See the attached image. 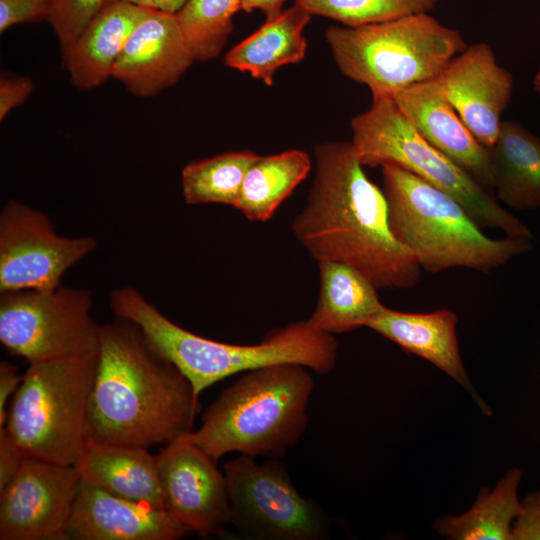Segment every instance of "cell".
Returning <instances> with one entry per match:
<instances>
[{
  "instance_id": "4dcf8cb0",
  "label": "cell",
  "mask_w": 540,
  "mask_h": 540,
  "mask_svg": "<svg viewBox=\"0 0 540 540\" xmlns=\"http://www.w3.org/2000/svg\"><path fill=\"white\" fill-rule=\"evenodd\" d=\"M522 511L513 523V540H540V488L522 501Z\"/></svg>"
},
{
  "instance_id": "8992f818",
  "label": "cell",
  "mask_w": 540,
  "mask_h": 540,
  "mask_svg": "<svg viewBox=\"0 0 540 540\" xmlns=\"http://www.w3.org/2000/svg\"><path fill=\"white\" fill-rule=\"evenodd\" d=\"M98 348L29 364L4 429L24 458L75 465L90 442Z\"/></svg>"
},
{
  "instance_id": "484cf974",
  "label": "cell",
  "mask_w": 540,
  "mask_h": 540,
  "mask_svg": "<svg viewBox=\"0 0 540 540\" xmlns=\"http://www.w3.org/2000/svg\"><path fill=\"white\" fill-rule=\"evenodd\" d=\"M259 155L231 151L188 163L181 173L187 204H225L235 208L245 175Z\"/></svg>"
},
{
  "instance_id": "e575fe53",
  "label": "cell",
  "mask_w": 540,
  "mask_h": 540,
  "mask_svg": "<svg viewBox=\"0 0 540 540\" xmlns=\"http://www.w3.org/2000/svg\"><path fill=\"white\" fill-rule=\"evenodd\" d=\"M287 0H242L241 10L251 12L259 10L266 18L273 17L282 11V5ZM296 1V0H294Z\"/></svg>"
},
{
  "instance_id": "ba28073f",
  "label": "cell",
  "mask_w": 540,
  "mask_h": 540,
  "mask_svg": "<svg viewBox=\"0 0 540 540\" xmlns=\"http://www.w3.org/2000/svg\"><path fill=\"white\" fill-rule=\"evenodd\" d=\"M350 126L351 143L363 166L402 168L458 200L480 227L533 239L530 229L486 187L416 130L392 96L373 94L370 107L353 117Z\"/></svg>"
},
{
  "instance_id": "8fae6325",
  "label": "cell",
  "mask_w": 540,
  "mask_h": 540,
  "mask_svg": "<svg viewBox=\"0 0 540 540\" xmlns=\"http://www.w3.org/2000/svg\"><path fill=\"white\" fill-rule=\"evenodd\" d=\"M96 247L91 236L58 235L45 213L10 199L0 212V293L56 288Z\"/></svg>"
},
{
  "instance_id": "9c48e42d",
  "label": "cell",
  "mask_w": 540,
  "mask_h": 540,
  "mask_svg": "<svg viewBox=\"0 0 540 540\" xmlns=\"http://www.w3.org/2000/svg\"><path fill=\"white\" fill-rule=\"evenodd\" d=\"M87 289L59 285L0 293V342L29 364L98 348L99 325Z\"/></svg>"
},
{
  "instance_id": "8d00e7d4",
  "label": "cell",
  "mask_w": 540,
  "mask_h": 540,
  "mask_svg": "<svg viewBox=\"0 0 540 540\" xmlns=\"http://www.w3.org/2000/svg\"><path fill=\"white\" fill-rule=\"evenodd\" d=\"M533 87H534V90L536 91V93L540 97V68L538 69V71L534 75Z\"/></svg>"
},
{
  "instance_id": "44dd1931",
  "label": "cell",
  "mask_w": 540,
  "mask_h": 540,
  "mask_svg": "<svg viewBox=\"0 0 540 540\" xmlns=\"http://www.w3.org/2000/svg\"><path fill=\"white\" fill-rule=\"evenodd\" d=\"M311 14L298 3L266 18L254 33L236 44L224 62L233 69L248 72L265 85L273 84L275 72L282 66L301 61L307 42L303 35Z\"/></svg>"
},
{
  "instance_id": "ac0fdd59",
  "label": "cell",
  "mask_w": 540,
  "mask_h": 540,
  "mask_svg": "<svg viewBox=\"0 0 540 540\" xmlns=\"http://www.w3.org/2000/svg\"><path fill=\"white\" fill-rule=\"evenodd\" d=\"M458 316L449 309L429 313L401 312L386 306L367 324V328L417 355L455 380L487 415L490 408L474 390L460 355L457 339Z\"/></svg>"
},
{
  "instance_id": "d4e9b609",
  "label": "cell",
  "mask_w": 540,
  "mask_h": 540,
  "mask_svg": "<svg viewBox=\"0 0 540 540\" xmlns=\"http://www.w3.org/2000/svg\"><path fill=\"white\" fill-rule=\"evenodd\" d=\"M310 169V157L303 150L258 156L245 175L235 209L250 221H267Z\"/></svg>"
},
{
  "instance_id": "cb8c5ba5",
  "label": "cell",
  "mask_w": 540,
  "mask_h": 540,
  "mask_svg": "<svg viewBox=\"0 0 540 540\" xmlns=\"http://www.w3.org/2000/svg\"><path fill=\"white\" fill-rule=\"evenodd\" d=\"M522 476L521 469H510L492 490L482 488L470 509L443 516L433 529L450 540H513V523L522 511L518 498Z\"/></svg>"
},
{
  "instance_id": "4316f807",
  "label": "cell",
  "mask_w": 540,
  "mask_h": 540,
  "mask_svg": "<svg viewBox=\"0 0 540 540\" xmlns=\"http://www.w3.org/2000/svg\"><path fill=\"white\" fill-rule=\"evenodd\" d=\"M241 4L242 0H187L175 13L195 61H209L221 53Z\"/></svg>"
},
{
  "instance_id": "2e32d148",
  "label": "cell",
  "mask_w": 540,
  "mask_h": 540,
  "mask_svg": "<svg viewBox=\"0 0 540 540\" xmlns=\"http://www.w3.org/2000/svg\"><path fill=\"white\" fill-rule=\"evenodd\" d=\"M190 533L165 509L125 499L81 479L67 526L77 540H177Z\"/></svg>"
},
{
  "instance_id": "f1b7e54d",
  "label": "cell",
  "mask_w": 540,
  "mask_h": 540,
  "mask_svg": "<svg viewBox=\"0 0 540 540\" xmlns=\"http://www.w3.org/2000/svg\"><path fill=\"white\" fill-rule=\"evenodd\" d=\"M106 0H52L48 22L61 47L69 45L99 12Z\"/></svg>"
},
{
  "instance_id": "1f68e13d",
  "label": "cell",
  "mask_w": 540,
  "mask_h": 540,
  "mask_svg": "<svg viewBox=\"0 0 540 540\" xmlns=\"http://www.w3.org/2000/svg\"><path fill=\"white\" fill-rule=\"evenodd\" d=\"M34 84L29 77L2 74L0 79V120L23 104L30 96Z\"/></svg>"
},
{
  "instance_id": "9a60e30c",
  "label": "cell",
  "mask_w": 540,
  "mask_h": 540,
  "mask_svg": "<svg viewBox=\"0 0 540 540\" xmlns=\"http://www.w3.org/2000/svg\"><path fill=\"white\" fill-rule=\"evenodd\" d=\"M195 61L175 13L149 9L124 45L112 77L138 97L175 85Z\"/></svg>"
},
{
  "instance_id": "6da1fadb",
  "label": "cell",
  "mask_w": 540,
  "mask_h": 540,
  "mask_svg": "<svg viewBox=\"0 0 540 540\" xmlns=\"http://www.w3.org/2000/svg\"><path fill=\"white\" fill-rule=\"evenodd\" d=\"M314 159L307 202L292 221L295 238L317 262L346 263L377 289L414 287L421 268L393 235L384 192L367 177L353 144H319Z\"/></svg>"
},
{
  "instance_id": "5b68a950",
  "label": "cell",
  "mask_w": 540,
  "mask_h": 540,
  "mask_svg": "<svg viewBox=\"0 0 540 540\" xmlns=\"http://www.w3.org/2000/svg\"><path fill=\"white\" fill-rule=\"evenodd\" d=\"M381 168L390 229L425 271L487 273L532 249L531 239L486 236L458 200L418 176L393 165Z\"/></svg>"
},
{
  "instance_id": "277c9868",
  "label": "cell",
  "mask_w": 540,
  "mask_h": 540,
  "mask_svg": "<svg viewBox=\"0 0 540 540\" xmlns=\"http://www.w3.org/2000/svg\"><path fill=\"white\" fill-rule=\"evenodd\" d=\"M307 369L281 363L246 372L208 407L188 439L216 461L230 452L281 457L308 425L314 381Z\"/></svg>"
},
{
  "instance_id": "4fadbf2b",
  "label": "cell",
  "mask_w": 540,
  "mask_h": 540,
  "mask_svg": "<svg viewBox=\"0 0 540 540\" xmlns=\"http://www.w3.org/2000/svg\"><path fill=\"white\" fill-rule=\"evenodd\" d=\"M164 509L190 533L221 535L230 524L227 482L216 460L187 434L156 455Z\"/></svg>"
},
{
  "instance_id": "5bb4252c",
  "label": "cell",
  "mask_w": 540,
  "mask_h": 540,
  "mask_svg": "<svg viewBox=\"0 0 540 540\" xmlns=\"http://www.w3.org/2000/svg\"><path fill=\"white\" fill-rule=\"evenodd\" d=\"M437 79L473 135L491 148L513 95L514 78L497 62L490 45L485 42L467 45Z\"/></svg>"
},
{
  "instance_id": "e0dca14e",
  "label": "cell",
  "mask_w": 540,
  "mask_h": 540,
  "mask_svg": "<svg viewBox=\"0 0 540 540\" xmlns=\"http://www.w3.org/2000/svg\"><path fill=\"white\" fill-rule=\"evenodd\" d=\"M416 130L477 182L493 188L490 149L481 144L461 119L437 77L392 96Z\"/></svg>"
},
{
  "instance_id": "d6a6232c",
  "label": "cell",
  "mask_w": 540,
  "mask_h": 540,
  "mask_svg": "<svg viewBox=\"0 0 540 540\" xmlns=\"http://www.w3.org/2000/svg\"><path fill=\"white\" fill-rule=\"evenodd\" d=\"M23 460V455L11 441L4 427L0 428V492L16 475Z\"/></svg>"
},
{
  "instance_id": "83f0119b",
  "label": "cell",
  "mask_w": 540,
  "mask_h": 540,
  "mask_svg": "<svg viewBox=\"0 0 540 540\" xmlns=\"http://www.w3.org/2000/svg\"><path fill=\"white\" fill-rule=\"evenodd\" d=\"M311 15L333 19L346 26L385 22L429 13L438 0H296Z\"/></svg>"
},
{
  "instance_id": "d590c367",
  "label": "cell",
  "mask_w": 540,
  "mask_h": 540,
  "mask_svg": "<svg viewBox=\"0 0 540 540\" xmlns=\"http://www.w3.org/2000/svg\"><path fill=\"white\" fill-rule=\"evenodd\" d=\"M112 1H127L148 9L176 13L187 0H106L105 3Z\"/></svg>"
},
{
  "instance_id": "30bf717a",
  "label": "cell",
  "mask_w": 540,
  "mask_h": 540,
  "mask_svg": "<svg viewBox=\"0 0 540 540\" xmlns=\"http://www.w3.org/2000/svg\"><path fill=\"white\" fill-rule=\"evenodd\" d=\"M230 524L262 540H321L329 533L324 511L303 497L278 458L262 463L240 455L225 462Z\"/></svg>"
},
{
  "instance_id": "836d02e7",
  "label": "cell",
  "mask_w": 540,
  "mask_h": 540,
  "mask_svg": "<svg viewBox=\"0 0 540 540\" xmlns=\"http://www.w3.org/2000/svg\"><path fill=\"white\" fill-rule=\"evenodd\" d=\"M15 365L1 361L0 363V428H3L7 419L6 403L9 397L16 392L23 380L18 374Z\"/></svg>"
},
{
  "instance_id": "7402d4cb",
  "label": "cell",
  "mask_w": 540,
  "mask_h": 540,
  "mask_svg": "<svg viewBox=\"0 0 540 540\" xmlns=\"http://www.w3.org/2000/svg\"><path fill=\"white\" fill-rule=\"evenodd\" d=\"M320 294L306 322L313 329L334 334L367 327L384 307L373 282L342 262L320 261Z\"/></svg>"
},
{
  "instance_id": "7c38bea8",
  "label": "cell",
  "mask_w": 540,
  "mask_h": 540,
  "mask_svg": "<svg viewBox=\"0 0 540 540\" xmlns=\"http://www.w3.org/2000/svg\"><path fill=\"white\" fill-rule=\"evenodd\" d=\"M80 480L74 465L24 458L0 492V539H68L67 526Z\"/></svg>"
},
{
  "instance_id": "7a4b0ae2",
  "label": "cell",
  "mask_w": 540,
  "mask_h": 540,
  "mask_svg": "<svg viewBox=\"0 0 540 540\" xmlns=\"http://www.w3.org/2000/svg\"><path fill=\"white\" fill-rule=\"evenodd\" d=\"M200 409L189 380L132 321L99 325L90 441L149 448L192 432Z\"/></svg>"
},
{
  "instance_id": "f546056e",
  "label": "cell",
  "mask_w": 540,
  "mask_h": 540,
  "mask_svg": "<svg viewBox=\"0 0 540 540\" xmlns=\"http://www.w3.org/2000/svg\"><path fill=\"white\" fill-rule=\"evenodd\" d=\"M52 0H0V32L24 23L48 21Z\"/></svg>"
},
{
  "instance_id": "3957f363",
  "label": "cell",
  "mask_w": 540,
  "mask_h": 540,
  "mask_svg": "<svg viewBox=\"0 0 540 540\" xmlns=\"http://www.w3.org/2000/svg\"><path fill=\"white\" fill-rule=\"evenodd\" d=\"M109 304L115 316L134 322L152 346L179 369L197 397L229 376L269 365L296 363L321 375L336 365L339 346L333 334L313 329L306 320L274 329L257 344L239 345L182 328L132 286L113 290Z\"/></svg>"
},
{
  "instance_id": "603a6c76",
  "label": "cell",
  "mask_w": 540,
  "mask_h": 540,
  "mask_svg": "<svg viewBox=\"0 0 540 540\" xmlns=\"http://www.w3.org/2000/svg\"><path fill=\"white\" fill-rule=\"evenodd\" d=\"M497 200L518 210L540 207V136L522 123L504 120L489 148Z\"/></svg>"
},
{
  "instance_id": "ffe728a7",
  "label": "cell",
  "mask_w": 540,
  "mask_h": 540,
  "mask_svg": "<svg viewBox=\"0 0 540 540\" xmlns=\"http://www.w3.org/2000/svg\"><path fill=\"white\" fill-rule=\"evenodd\" d=\"M74 466L106 492L164 509L156 455L148 448L90 441Z\"/></svg>"
},
{
  "instance_id": "d6986e66",
  "label": "cell",
  "mask_w": 540,
  "mask_h": 540,
  "mask_svg": "<svg viewBox=\"0 0 540 540\" xmlns=\"http://www.w3.org/2000/svg\"><path fill=\"white\" fill-rule=\"evenodd\" d=\"M148 8L127 1L104 3L80 34L62 48L71 83L82 90L102 85Z\"/></svg>"
},
{
  "instance_id": "52a82bcc",
  "label": "cell",
  "mask_w": 540,
  "mask_h": 540,
  "mask_svg": "<svg viewBox=\"0 0 540 540\" xmlns=\"http://www.w3.org/2000/svg\"><path fill=\"white\" fill-rule=\"evenodd\" d=\"M325 39L342 74L367 86L372 95L393 96L435 79L467 47L458 30L429 13L360 26L334 25Z\"/></svg>"
}]
</instances>
